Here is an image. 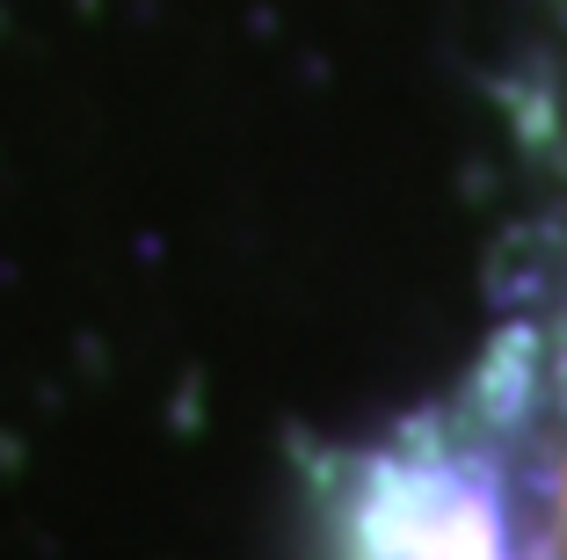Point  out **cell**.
Instances as JSON below:
<instances>
[{"mask_svg": "<svg viewBox=\"0 0 567 560\" xmlns=\"http://www.w3.org/2000/svg\"><path fill=\"white\" fill-rule=\"evenodd\" d=\"M350 560H517L509 517L481 474L451 459H393L357 502Z\"/></svg>", "mask_w": 567, "mask_h": 560, "instance_id": "obj_1", "label": "cell"}]
</instances>
